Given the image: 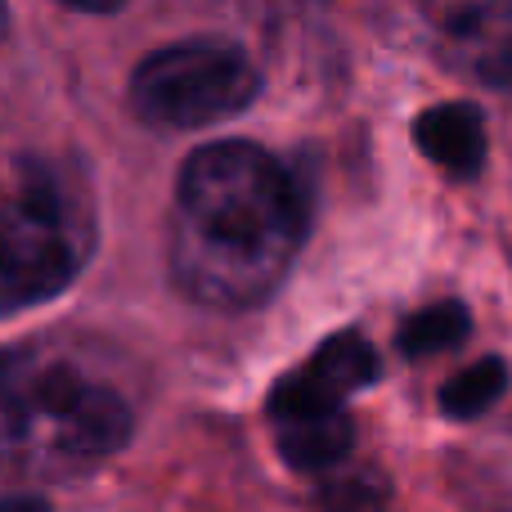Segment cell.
I'll list each match as a JSON object with an SVG mask.
<instances>
[{
    "instance_id": "cell-1",
    "label": "cell",
    "mask_w": 512,
    "mask_h": 512,
    "mask_svg": "<svg viewBox=\"0 0 512 512\" xmlns=\"http://www.w3.org/2000/svg\"><path fill=\"white\" fill-rule=\"evenodd\" d=\"M306 239L297 176L256 144H212L185 162L171 207V279L212 310H248L283 283Z\"/></svg>"
},
{
    "instance_id": "cell-2",
    "label": "cell",
    "mask_w": 512,
    "mask_h": 512,
    "mask_svg": "<svg viewBox=\"0 0 512 512\" xmlns=\"http://www.w3.org/2000/svg\"><path fill=\"white\" fill-rule=\"evenodd\" d=\"M131 436V405L117 387L68 355H0V468L81 472L117 454Z\"/></svg>"
},
{
    "instance_id": "cell-3",
    "label": "cell",
    "mask_w": 512,
    "mask_h": 512,
    "mask_svg": "<svg viewBox=\"0 0 512 512\" xmlns=\"http://www.w3.org/2000/svg\"><path fill=\"white\" fill-rule=\"evenodd\" d=\"M95 248L81 189L32 171L0 198V319L59 297Z\"/></svg>"
},
{
    "instance_id": "cell-4",
    "label": "cell",
    "mask_w": 512,
    "mask_h": 512,
    "mask_svg": "<svg viewBox=\"0 0 512 512\" xmlns=\"http://www.w3.org/2000/svg\"><path fill=\"white\" fill-rule=\"evenodd\" d=\"M256 63L230 41H180L153 50L131 77V113L158 131H194L243 113L256 99Z\"/></svg>"
},
{
    "instance_id": "cell-5",
    "label": "cell",
    "mask_w": 512,
    "mask_h": 512,
    "mask_svg": "<svg viewBox=\"0 0 512 512\" xmlns=\"http://www.w3.org/2000/svg\"><path fill=\"white\" fill-rule=\"evenodd\" d=\"M445 68L512 90V0H414Z\"/></svg>"
},
{
    "instance_id": "cell-6",
    "label": "cell",
    "mask_w": 512,
    "mask_h": 512,
    "mask_svg": "<svg viewBox=\"0 0 512 512\" xmlns=\"http://www.w3.org/2000/svg\"><path fill=\"white\" fill-rule=\"evenodd\" d=\"M378 382V355L364 337L342 333L328 337L306 364L279 378L270 391V418H292V414H337L355 391Z\"/></svg>"
},
{
    "instance_id": "cell-7",
    "label": "cell",
    "mask_w": 512,
    "mask_h": 512,
    "mask_svg": "<svg viewBox=\"0 0 512 512\" xmlns=\"http://www.w3.org/2000/svg\"><path fill=\"white\" fill-rule=\"evenodd\" d=\"M414 140L427 162L468 180L486 167V117L472 104H436L418 117Z\"/></svg>"
},
{
    "instance_id": "cell-8",
    "label": "cell",
    "mask_w": 512,
    "mask_h": 512,
    "mask_svg": "<svg viewBox=\"0 0 512 512\" xmlns=\"http://www.w3.org/2000/svg\"><path fill=\"white\" fill-rule=\"evenodd\" d=\"M274 441H279V454L288 468L333 472L351 454L355 427L346 418V409H337V414H292L274 418Z\"/></svg>"
},
{
    "instance_id": "cell-9",
    "label": "cell",
    "mask_w": 512,
    "mask_h": 512,
    "mask_svg": "<svg viewBox=\"0 0 512 512\" xmlns=\"http://www.w3.org/2000/svg\"><path fill=\"white\" fill-rule=\"evenodd\" d=\"M472 319H468V306L463 301H436V306H423L418 315H409L400 324V351L409 360H427V355H441V351H454V346L468 337Z\"/></svg>"
},
{
    "instance_id": "cell-10",
    "label": "cell",
    "mask_w": 512,
    "mask_h": 512,
    "mask_svg": "<svg viewBox=\"0 0 512 512\" xmlns=\"http://www.w3.org/2000/svg\"><path fill=\"white\" fill-rule=\"evenodd\" d=\"M504 387H508V369H504V360L490 355V360L472 364V369H459L450 382H445L441 414L445 418H477L504 396Z\"/></svg>"
},
{
    "instance_id": "cell-11",
    "label": "cell",
    "mask_w": 512,
    "mask_h": 512,
    "mask_svg": "<svg viewBox=\"0 0 512 512\" xmlns=\"http://www.w3.org/2000/svg\"><path fill=\"white\" fill-rule=\"evenodd\" d=\"M391 486L378 468H355V472H328L324 490H319V512H387Z\"/></svg>"
},
{
    "instance_id": "cell-12",
    "label": "cell",
    "mask_w": 512,
    "mask_h": 512,
    "mask_svg": "<svg viewBox=\"0 0 512 512\" xmlns=\"http://www.w3.org/2000/svg\"><path fill=\"white\" fill-rule=\"evenodd\" d=\"M72 9H90V14H108V9H122L126 0H63Z\"/></svg>"
},
{
    "instance_id": "cell-13",
    "label": "cell",
    "mask_w": 512,
    "mask_h": 512,
    "mask_svg": "<svg viewBox=\"0 0 512 512\" xmlns=\"http://www.w3.org/2000/svg\"><path fill=\"white\" fill-rule=\"evenodd\" d=\"M0 512H45V508L32 504V499H5V504H0Z\"/></svg>"
},
{
    "instance_id": "cell-14",
    "label": "cell",
    "mask_w": 512,
    "mask_h": 512,
    "mask_svg": "<svg viewBox=\"0 0 512 512\" xmlns=\"http://www.w3.org/2000/svg\"><path fill=\"white\" fill-rule=\"evenodd\" d=\"M5 27H9V14H5V0H0V36H5Z\"/></svg>"
}]
</instances>
